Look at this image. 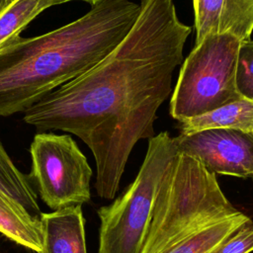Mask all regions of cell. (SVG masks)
Here are the masks:
<instances>
[{
    "mask_svg": "<svg viewBox=\"0 0 253 253\" xmlns=\"http://www.w3.org/2000/svg\"><path fill=\"white\" fill-rule=\"evenodd\" d=\"M127 36L102 61L59 86L25 111L39 130L78 136L96 162L95 189L115 198L134 144L154 136L156 112L171 93L191 27L173 0H141Z\"/></svg>",
    "mask_w": 253,
    "mask_h": 253,
    "instance_id": "cell-1",
    "label": "cell"
},
{
    "mask_svg": "<svg viewBox=\"0 0 253 253\" xmlns=\"http://www.w3.org/2000/svg\"><path fill=\"white\" fill-rule=\"evenodd\" d=\"M140 12L131 0H103L81 18L0 50V117L25 112L94 67L127 36Z\"/></svg>",
    "mask_w": 253,
    "mask_h": 253,
    "instance_id": "cell-2",
    "label": "cell"
},
{
    "mask_svg": "<svg viewBox=\"0 0 253 253\" xmlns=\"http://www.w3.org/2000/svg\"><path fill=\"white\" fill-rule=\"evenodd\" d=\"M177 155L167 131L148 139L147 151L135 179L111 205L98 210V253H139L162 182Z\"/></svg>",
    "mask_w": 253,
    "mask_h": 253,
    "instance_id": "cell-3",
    "label": "cell"
},
{
    "mask_svg": "<svg viewBox=\"0 0 253 253\" xmlns=\"http://www.w3.org/2000/svg\"><path fill=\"white\" fill-rule=\"evenodd\" d=\"M239 43L231 34L209 35L195 43L171 96L173 119L183 122L242 97L235 83Z\"/></svg>",
    "mask_w": 253,
    "mask_h": 253,
    "instance_id": "cell-4",
    "label": "cell"
},
{
    "mask_svg": "<svg viewBox=\"0 0 253 253\" xmlns=\"http://www.w3.org/2000/svg\"><path fill=\"white\" fill-rule=\"evenodd\" d=\"M30 153V178L48 208L56 211L90 201L92 169L70 135L39 132Z\"/></svg>",
    "mask_w": 253,
    "mask_h": 253,
    "instance_id": "cell-5",
    "label": "cell"
},
{
    "mask_svg": "<svg viewBox=\"0 0 253 253\" xmlns=\"http://www.w3.org/2000/svg\"><path fill=\"white\" fill-rule=\"evenodd\" d=\"M177 153L199 160L210 172L253 178V132L207 128L174 137Z\"/></svg>",
    "mask_w": 253,
    "mask_h": 253,
    "instance_id": "cell-6",
    "label": "cell"
},
{
    "mask_svg": "<svg viewBox=\"0 0 253 253\" xmlns=\"http://www.w3.org/2000/svg\"><path fill=\"white\" fill-rule=\"evenodd\" d=\"M196 42L212 34H231L240 41L253 32V0H193Z\"/></svg>",
    "mask_w": 253,
    "mask_h": 253,
    "instance_id": "cell-7",
    "label": "cell"
},
{
    "mask_svg": "<svg viewBox=\"0 0 253 253\" xmlns=\"http://www.w3.org/2000/svg\"><path fill=\"white\" fill-rule=\"evenodd\" d=\"M42 247L39 253H87L81 205L42 212Z\"/></svg>",
    "mask_w": 253,
    "mask_h": 253,
    "instance_id": "cell-8",
    "label": "cell"
},
{
    "mask_svg": "<svg viewBox=\"0 0 253 253\" xmlns=\"http://www.w3.org/2000/svg\"><path fill=\"white\" fill-rule=\"evenodd\" d=\"M0 233L37 253L42 247L41 219L11 197L0 193Z\"/></svg>",
    "mask_w": 253,
    "mask_h": 253,
    "instance_id": "cell-9",
    "label": "cell"
},
{
    "mask_svg": "<svg viewBox=\"0 0 253 253\" xmlns=\"http://www.w3.org/2000/svg\"><path fill=\"white\" fill-rule=\"evenodd\" d=\"M180 123V133H191L207 128H233L253 132V100L241 97Z\"/></svg>",
    "mask_w": 253,
    "mask_h": 253,
    "instance_id": "cell-10",
    "label": "cell"
},
{
    "mask_svg": "<svg viewBox=\"0 0 253 253\" xmlns=\"http://www.w3.org/2000/svg\"><path fill=\"white\" fill-rule=\"evenodd\" d=\"M244 212L210 222L192 232L164 253H211L235 230L251 221Z\"/></svg>",
    "mask_w": 253,
    "mask_h": 253,
    "instance_id": "cell-11",
    "label": "cell"
},
{
    "mask_svg": "<svg viewBox=\"0 0 253 253\" xmlns=\"http://www.w3.org/2000/svg\"><path fill=\"white\" fill-rule=\"evenodd\" d=\"M52 5V0H14L0 14V50L19 40L32 20Z\"/></svg>",
    "mask_w": 253,
    "mask_h": 253,
    "instance_id": "cell-12",
    "label": "cell"
},
{
    "mask_svg": "<svg viewBox=\"0 0 253 253\" xmlns=\"http://www.w3.org/2000/svg\"><path fill=\"white\" fill-rule=\"evenodd\" d=\"M0 193H3L22 206L33 215L40 217L38 197L29 177L24 175L13 163L0 140Z\"/></svg>",
    "mask_w": 253,
    "mask_h": 253,
    "instance_id": "cell-13",
    "label": "cell"
},
{
    "mask_svg": "<svg viewBox=\"0 0 253 253\" xmlns=\"http://www.w3.org/2000/svg\"><path fill=\"white\" fill-rule=\"evenodd\" d=\"M235 83L238 93L247 99L253 100V41H240L236 68Z\"/></svg>",
    "mask_w": 253,
    "mask_h": 253,
    "instance_id": "cell-14",
    "label": "cell"
},
{
    "mask_svg": "<svg viewBox=\"0 0 253 253\" xmlns=\"http://www.w3.org/2000/svg\"><path fill=\"white\" fill-rule=\"evenodd\" d=\"M253 251V221L235 230L211 253H250Z\"/></svg>",
    "mask_w": 253,
    "mask_h": 253,
    "instance_id": "cell-15",
    "label": "cell"
},
{
    "mask_svg": "<svg viewBox=\"0 0 253 253\" xmlns=\"http://www.w3.org/2000/svg\"><path fill=\"white\" fill-rule=\"evenodd\" d=\"M69 1H84V2H87L89 3L91 6L100 2V1H103V0H52V3L53 5H58V4H62V3H66V2H69Z\"/></svg>",
    "mask_w": 253,
    "mask_h": 253,
    "instance_id": "cell-16",
    "label": "cell"
},
{
    "mask_svg": "<svg viewBox=\"0 0 253 253\" xmlns=\"http://www.w3.org/2000/svg\"><path fill=\"white\" fill-rule=\"evenodd\" d=\"M14 0H0V14L13 2Z\"/></svg>",
    "mask_w": 253,
    "mask_h": 253,
    "instance_id": "cell-17",
    "label": "cell"
}]
</instances>
